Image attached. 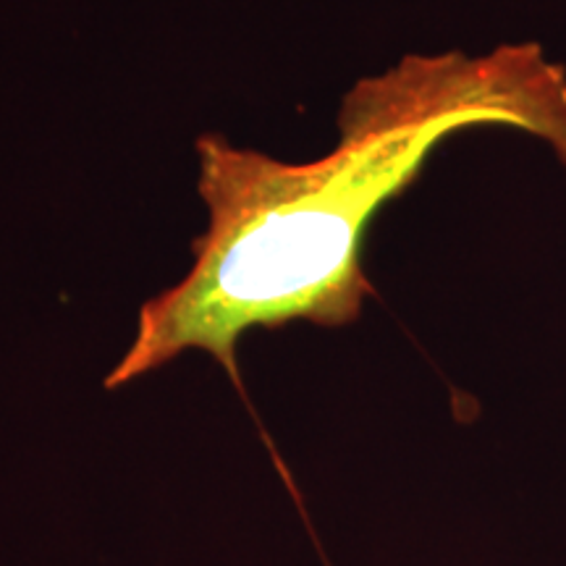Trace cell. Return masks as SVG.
Here are the masks:
<instances>
[{
	"instance_id": "cell-1",
	"label": "cell",
	"mask_w": 566,
	"mask_h": 566,
	"mask_svg": "<svg viewBox=\"0 0 566 566\" xmlns=\"http://www.w3.org/2000/svg\"><path fill=\"white\" fill-rule=\"evenodd\" d=\"M485 124L535 134L566 166V71L537 45L480 59L407 55L354 84L323 158L283 163L226 137L197 139L208 229L187 275L142 304L105 388L187 352L210 354L242 388L237 349L250 331L357 321L370 294L363 244L375 216L412 187L446 137Z\"/></svg>"
}]
</instances>
